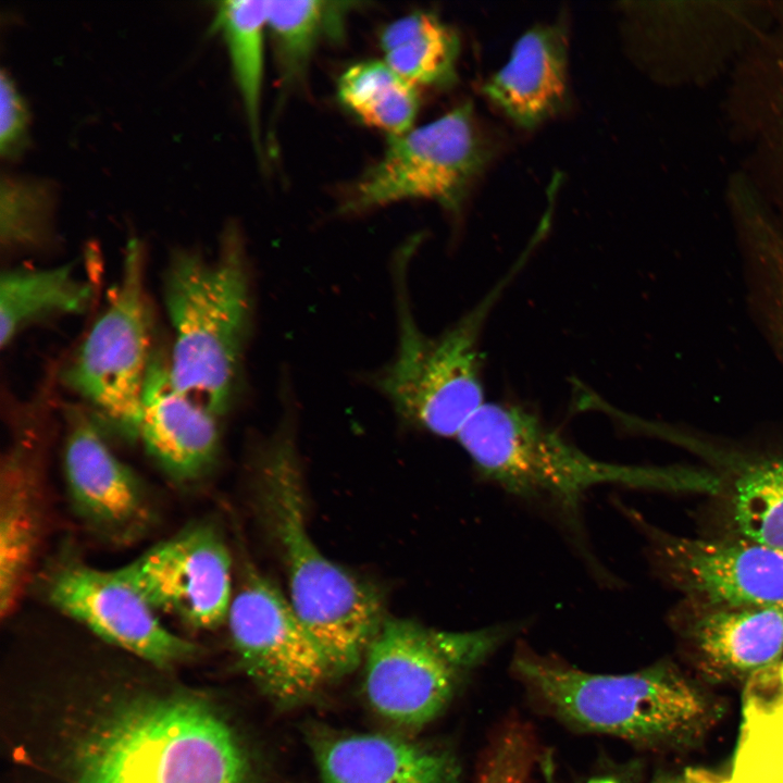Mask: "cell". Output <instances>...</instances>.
Wrapping results in <instances>:
<instances>
[{"label":"cell","mask_w":783,"mask_h":783,"mask_svg":"<svg viewBox=\"0 0 783 783\" xmlns=\"http://www.w3.org/2000/svg\"><path fill=\"white\" fill-rule=\"evenodd\" d=\"M291 406L261 453L257 500L263 526L278 551L289 602L327 657L334 672L352 670L385 618L380 592L333 562L307 527L306 502Z\"/></svg>","instance_id":"6da1fadb"},{"label":"cell","mask_w":783,"mask_h":783,"mask_svg":"<svg viewBox=\"0 0 783 783\" xmlns=\"http://www.w3.org/2000/svg\"><path fill=\"white\" fill-rule=\"evenodd\" d=\"M163 300L173 332L169 362L175 386L216 415L224 414L237 390L252 316L237 226L225 227L213 258L175 250L165 269Z\"/></svg>","instance_id":"7a4b0ae2"},{"label":"cell","mask_w":783,"mask_h":783,"mask_svg":"<svg viewBox=\"0 0 783 783\" xmlns=\"http://www.w3.org/2000/svg\"><path fill=\"white\" fill-rule=\"evenodd\" d=\"M478 475L505 492L580 526L583 497L593 487L684 489L681 468L629 465L594 459L521 407L484 403L457 436Z\"/></svg>","instance_id":"3957f363"},{"label":"cell","mask_w":783,"mask_h":783,"mask_svg":"<svg viewBox=\"0 0 783 783\" xmlns=\"http://www.w3.org/2000/svg\"><path fill=\"white\" fill-rule=\"evenodd\" d=\"M76 783H244L227 724L190 697L140 701L102 724L80 751Z\"/></svg>","instance_id":"277c9868"},{"label":"cell","mask_w":783,"mask_h":783,"mask_svg":"<svg viewBox=\"0 0 783 783\" xmlns=\"http://www.w3.org/2000/svg\"><path fill=\"white\" fill-rule=\"evenodd\" d=\"M412 249L395 260L397 349L374 383L405 420L443 436L457 437L485 403L478 343L485 321L508 284L520 272L527 253L449 330L428 337L413 316L408 293Z\"/></svg>","instance_id":"5b68a950"},{"label":"cell","mask_w":783,"mask_h":783,"mask_svg":"<svg viewBox=\"0 0 783 783\" xmlns=\"http://www.w3.org/2000/svg\"><path fill=\"white\" fill-rule=\"evenodd\" d=\"M512 663L560 718L585 731L642 744L678 743L698 734L710 719L705 696L669 664L599 674L526 650Z\"/></svg>","instance_id":"8992f818"},{"label":"cell","mask_w":783,"mask_h":783,"mask_svg":"<svg viewBox=\"0 0 783 783\" xmlns=\"http://www.w3.org/2000/svg\"><path fill=\"white\" fill-rule=\"evenodd\" d=\"M513 630L501 624L456 632L385 619L364 655L366 697L376 712L394 723L424 725Z\"/></svg>","instance_id":"52a82bcc"},{"label":"cell","mask_w":783,"mask_h":783,"mask_svg":"<svg viewBox=\"0 0 783 783\" xmlns=\"http://www.w3.org/2000/svg\"><path fill=\"white\" fill-rule=\"evenodd\" d=\"M120 279L64 371L65 384L117 436L136 442L141 396L154 347L145 290V251L130 238Z\"/></svg>","instance_id":"ba28073f"},{"label":"cell","mask_w":783,"mask_h":783,"mask_svg":"<svg viewBox=\"0 0 783 783\" xmlns=\"http://www.w3.org/2000/svg\"><path fill=\"white\" fill-rule=\"evenodd\" d=\"M490 154L472 103H462L427 124L389 137L382 158L358 178L340 210L358 213L427 199L458 213Z\"/></svg>","instance_id":"9c48e42d"},{"label":"cell","mask_w":783,"mask_h":783,"mask_svg":"<svg viewBox=\"0 0 783 783\" xmlns=\"http://www.w3.org/2000/svg\"><path fill=\"white\" fill-rule=\"evenodd\" d=\"M772 8L769 0L639 3L646 61L664 83L707 86L731 75L767 28Z\"/></svg>","instance_id":"30bf717a"},{"label":"cell","mask_w":783,"mask_h":783,"mask_svg":"<svg viewBox=\"0 0 783 783\" xmlns=\"http://www.w3.org/2000/svg\"><path fill=\"white\" fill-rule=\"evenodd\" d=\"M226 623L245 670L279 700L312 694L334 672L289 599L254 569L245 572Z\"/></svg>","instance_id":"8fae6325"},{"label":"cell","mask_w":783,"mask_h":783,"mask_svg":"<svg viewBox=\"0 0 783 783\" xmlns=\"http://www.w3.org/2000/svg\"><path fill=\"white\" fill-rule=\"evenodd\" d=\"M116 570L158 613L198 631L226 623L232 559L222 534L208 522L185 527Z\"/></svg>","instance_id":"7c38bea8"},{"label":"cell","mask_w":783,"mask_h":783,"mask_svg":"<svg viewBox=\"0 0 783 783\" xmlns=\"http://www.w3.org/2000/svg\"><path fill=\"white\" fill-rule=\"evenodd\" d=\"M46 595L55 609L103 641L157 667L173 666L197 651L191 642L162 623L116 569L100 570L66 560L49 574Z\"/></svg>","instance_id":"4fadbf2b"},{"label":"cell","mask_w":783,"mask_h":783,"mask_svg":"<svg viewBox=\"0 0 783 783\" xmlns=\"http://www.w3.org/2000/svg\"><path fill=\"white\" fill-rule=\"evenodd\" d=\"M648 534L655 568L685 600L783 608V550L731 537Z\"/></svg>","instance_id":"5bb4252c"},{"label":"cell","mask_w":783,"mask_h":783,"mask_svg":"<svg viewBox=\"0 0 783 783\" xmlns=\"http://www.w3.org/2000/svg\"><path fill=\"white\" fill-rule=\"evenodd\" d=\"M726 115L732 133L748 151L742 171L761 199L783 219V0L731 73Z\"/></svg>","instance_id":"9a60e30c"},{"label":"cell","mask_w":783,"mask_h":783,"mask_svg":"<svg viewBox=\"0 0 783 783\" xmlns=\"http://www.w3.org/2000/svg\"><path fill=\"white\" fill-rule=\"evenodd\" d=\"M67 422L63 472L75 512L112 544L137 542L157 521L147 487L110 449L92 419L71 409Z\"/></svg>","instance_id":"2e32d148"},{"label":"cell","mask_w":783,"mask_h":783,"mask_svg":"<svg viewBox=\"0 0 783 783\" xmlns=\"http://www.w3.org/2000/svg\"><path fill=\"white\" fill-rule=\"evenodd\" d=\"M219 415L179 390L169 352L153 349L141 396L136 442L172 481L190 484L215 465L221 448Z\"/></svg>","instance_id":"e0dca14e"},{"label":"cell","mask_w":783,"mask_h":783,"mask_svg":"<svg viewBox=\"0 0 783 783\" xmlns=\"http://www.w3.org/2000/svg\"><path fill=\"white\" fill-rule=\"evenodd\" d=\"M673 618L682 635L712 672L747 678L783 656V608L711 606L686 600Z\"/></svg>","instance_id":"ac0fdd59"},{"label":"cell","mask_w":783,"mask_h":783,"mask_svg":"<svg viewBox=\"0 0 783 783\" xmlns=\"http://www.w3.org/2000/svg\"><path fill=\"white\" fill-rule=\"evenodd\" d=\"M567 74L564 26L539 25L519 38L508 62L483 91L515 124L534 128L568 104Z\"/></svg>","instance_id":"d6986e66"},{"label":"cell","mask_w":783,"mask_h":783,"mask_svg":"<svg viewBox=\"0 0 783 783\" xmlns=\"http://www.w3.org/2000/svg\"><path fill=\"white\" fill-rule=\"evenodd\" d=\"M324 783H455L449 754L380 734L328 737L315 748Z\"/></svg>","instance_id":"ffe728a7"},{"label":"cell","mask_w":783,"mask_h":783,"mask_svg":"<svg viewBox=\"0 0 783 783\" xmlns=\"http://www.w3.org/2000/svg\"><path fill=\"white\" fill-rule=\"evenodd\" d=\"M699 451L729 461L733 469L720 489L728 537L783 550V449L741 453L703 439Z\"/></svg>","instance_id":"44dd1931"},{"label":"cell","mask_w":783,"mask_h":783,"mask_svg":"<svg viewBox=\"0 0 783 783\" xmlns=\"http://www.w3.org/2000/svg\"><path fill=\"white\" fill-rule=\"evenodd\" d=\"M40 502L35 468L20 446L2 461L0 475V611L15 608L35 555Z\"/></svg>","instance_id":"7402d4cb"},{"label":"cell","mask_w":783,"mask_h":783,"mask_svg":"<svg viewBox=\"0 0 783 783\" xmlns=\"http://www.w3.org/2000/svg\"><path fill=\"white\" fill-rule=\"evenodd\" d=\"M92 286L72 263L51 268L16 266L0 276V345L10 346L27 326L63 314L84 312Z\"/></svg>","instance_id":"603a6c76"},{"label":"cell","mask_w":783,"mask_h":783,"mask_svg":"<svg viewBox=\"0 0 783 783\" xmlns=\"http://www.w3.org/2000/svg\"><path fill=\"white\" fill-rule=\"evenodd\" d=\"M751 685L741 733L725 776L706 774V783H783V673Z\"/></svg>","instance_id":"cb8c5ba5"},{"label":"cell","mask_w":783,"mask_h":783,"mask_svg":"<svg viewBox=\"0 0 783 783\" xmlns=\"http://www.w3.org/2000/svg\"><path fill=\"white\" fill-rule=\"evenodd\" d=\"M380 44L384 61L415 87H449L457 80L459 36L432 13L395 20L383 29Z\"/></svg>","instance_id":"d4e9b609"},{"label":"cell","mask_w":783,"mask_h":783,"mask_svg":"<svg viewBox=\"0 0 783 783\" xmlns=\"http://www.w3.org/2000/svg\"><path fill=\"white\" fill-rule=\"evenodd\" d=\"M350 1H266L271 32L282 83L299 80L315 50L345 36L349 14L358 7Z\"/></svg>","instance_id":"484cf974"},{"label":"cell","mask_w":783,"mask_h":783,"mask_svg":"<svg viewBox=\"0 0 783 783\" xmlns=\"http://www.w3.org/2000/svg\"><path fill=\"white\" fill-rule=\"evenodd\" d=\"M211 29L224 38L251 138L259 149L266 1L216 2Z\"/></svg>","instance_id":"4316f807"},{"label":"cell","mask_w":783,"mask_h":783,"mask_svg":"<svg viewBox=\"0 0 783 783\" xmlns=\"http://www.w3.org/2000/svg\"><path fill=\"white\" fill-rule=\"evenodd\" d=\"M340 102L362 122L388 134L413 128L419 110L417 87L385 61H363L348 67L338 80Z\"/></svg>","instance_id":"83f0119b"},{"label":"cell","mask_w":783,"mask_h":783,"mask_svg":"<svg viewBox=\"0 0 783 783\" xmlns=\"http://www.w3.org/2000/svg\"><path fill=\"white\" fill-rule=\"evenodd\" d=\"M51 184L2 175L0 185V241L8 250L32 248L50 236L53 209Z\"/></svg>","instance_id":"f1b7e54d"},{"label":"cell","mask_w":783,"mask_h":783,"mask_svg":"<svg viewBox=\"0 0 783 783\" xmlns=\"http://www.w3.org/2000/svg\"><path fill=\"white\" fill-rule=\"evenodd\" d=\"M758 315L783 361V233L761 236L746 260Z\"/></svg>","instance_id":"f546056e"},{"label":"cell","mask_w":783,"mask_h":783,"mask_svg":"<svg viewBox=\"0 0 783 783\" xmlns=\"http://www.w3.org/2000/svg\"><path fill=\"white\" fill-rule=\"evenodd\" d=\"M531 742L520 729L506 731L489 750L476 783H527Z\"/></svg>","instance_id":"4dcf8cb0"},{"label":"cell","mask_w":783,"mask_h":783,"mask_svg":"<svg viewBox=\"0 0 783 783\" xmlns=\"http://www.w3.org/2000/svg\"><path fill=\"white\" fill-rule=\"evenodd\" d=\"M27 134L26 104L11 76L0 75V153L15 157L25 146Z\"/></svg>","instance_id":"1f68e13d"},{"label":"cell","mask_w":783,"mask_h":783,"mask_svg":"<svg viewBox=\"0 0 783 783\" xmlns=\"http://www.w3.org/2000/svg\"><path fill=\"white\" fill-rule=\"evenodd\" d=\"M657 783H706L705 773L687 770L683 774L660 779Z\"/></svg>","instance_id":"d6a6232c"},{"label":"cell","mask_w":783,"mask_h":783,"mask_svg":"<svg viewBox=\"0 0 783 783\" xmlns=\"http://www.w3.org/2000/svg\"><path fill=\"white\" fill-rule=\"evenodd\" d=\"M543 783H556V770L552 756L546 753L542 758Z\"/></svg>","instance_id":"836d02e7"},{"label":"cell","mask_w":783,"mask_h":783,"mask_svg":"<svg viewBox=\"0 0 783 783\" xmlns=\"http://www.w3.org/2000/svg\"><path fill=\"white\" fill-rule=\"evenodd\" d=\"M587 783H621L619 780L610 776H600L589 780Z\"/></svg>","instance_id":"e575fe53"}]
</instances>
